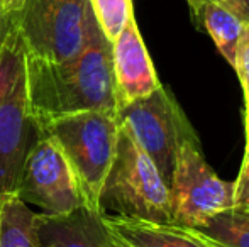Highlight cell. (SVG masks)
Returning a JSON list of instances; mask_svg holds the SVG:
<instances>
[{"mask_svg": "<svg viewBox=\"0 0 249 247\" xmlns=\"http://www.w3.org/2000/svg\"><path fill=\"white\" fill-rule=\"evenodd\" d=\"M16 197L41 208V214L63 215L82 207L78 183L58 142L41 131L22 165Z\"/></svg>", "mask_w": 249, "mask_h": 247, "instance_id": "ba28073f", "label": "cell"}, {"mask_svg": "<svg viewBox=\"0 0 249 247\" xmlns=\"http://www.w3.org/2000/svg\"><path fill=\"white\" fill-rule=\"evenodd\" d=\"M92 12L99 22L102 33L108 41H114L134 16L132 0H89Z\"/></svg>", "mask_w": 249, "mask_h": 247, "instance_id": "9a60e30c", "label": "cell"}, {"mask_svg": "<svg viewBox=\"0 0 249 247\" xmlns=\"http://www.w3.org/2000/svg\"><path fill=\"white\" fill-rule=\"evenodd\" d=\"M246 144H249V107H246Z\"/></svg>", "mask_w": 249, "mask_h": 247, "instance_id": "7402d4cb", "label": "cell"}, {"mask_svg": "<svg viewBox=\"0 0 249 247\" xmlns=\"http://www.w3.org/2000/svg\"><path fill=\"white\" fill-rule=\"evenodd\" d=\"M24 2L26 0H0V10L3 14H16L17 10H20Z\"/></svg>", "mask_w": 249, "mask_h": 247, "instance_id": "ffe728a7", "label": "cell"}, {"mask_svg": "<svg viewBox=\"0 0 249 247\" xmlns=\"http://www.w3.org/2000/svg\"><path fill=\"white\" fill-rule=\"evenodd\" d=\"M234 207L249 210V144H246L243 165L234 181Z\"/></svg>", "mask_w": 249, "mask_h": 247, "instance_id": "e0dca14e", "label": "cell"}, {"mask_svg": "<svg viewBox=\"0 0 249 247\" xmlns=\"http://www.w3.org/2000/svg\"><path fill=\"white\" fill-rule=\"evenodd\" d=\"M234 69L237 71L241 86H243L246 107H249V24L244 26L243 36H241L239 44H237Z\"/></svg>", "mask_w": 249, "mask_h": 247, "instance_id": "2e32d148", "label": "cell"}, {"mask_svg": "<svg viewBox=\"0 0 249 247\" xmlns=\"http://www.w3.org/2000/svg\"><path fill=\"white\" fill-rule=\"evenodd\" d=\"M12 24H14V14H3L2 10H0V48H2L3 39H5V36L9 34Z\"/></svg>", "mask_w": 249, "mask_h": 247, "instance_id": "d6986e66", "label": "cell"}, {"mask_svg": "<svg viewBox=\"0 0 249 247\" xmlns=\"http://www.w3.org/2000/svg\"><path fill=\"white\" fill-rule=\"evenodd\" d=\"M34 214L19 197L10 195L0 200V247H36Z\"/></svg>", "mask_w": 249, "mask_h": 247, "instance_id": "4fadbf2b", "label": "cell"}, {"mask_svg": "<svg viewBox=\"0 0 249 247\" xmlns=\"http://www.w3.org/2000/svg\"><path fill=\"white\" fill-rule=\"evenodd\" d=\"M195 231L219 247H249V210L231 207Z\"/></svg>", "mask_w": 249, "mask_h": 247, "instance_id": "5bb4252c", "label": "cell"}, {"mask_svg": "<svg viewBox=\"0 0 249 247\" xmlns=\"http://www.w3.org/2000/svg\"><path fill=\"white\" fill-rule=\"evenodd\" d=\"M26 58L12 24L0 48V200L16 195L22 165L41 134L29 109Z\"/></svg>", "mask_w": 249, "mask_h": 247, "instance_id": "7a4b0ae2", "label": "cell"}, {"mask_svg": "<svg viewBox=\"0 0 249 247\" xmlns=\"http://www.w3.org/2000/svg\"><path fill=\"white\" fill-rule=\"evenodd\" d=\"M203 2H213L219 3V5L226 7L227 10L237 16L244 24H249V0H194V9H192V14H194L195 19H198L200 14V7H202Z\"/></svg>", "mask_w": 249, "mask_h": 247, "instance_id": "ac0fdd59", "label": "cell"}, {"mask_svg": "<svg viewBox=\"0 0 249 247\" xmlns=\"http://www.w3.org/2000/svg\"><path fill=\"white\" fill-rule=\"evenodd\" d=\"M93 19L89 0H26L14 14L27 56L63 63L85 48Z\"/></svg>", "mask_w": 249, "mask_h": 247, "instance_id": "5b68a950", "label": "cell"}, {"mask_svg": "<svg viewBox=\"0 0 249 247\" xmlns=\"http://www.w3.org/2000/svg\"><path fill=\"white\" fill-rule=\"evenodd\" d=\"M188 5H190V9H194V0H187Z\"/></svg>", "mask_w": 249, "mask_h": 247, "instance_id": "603a6c76", "label": "cell"}, {"mask_svg": "<svg viewBox=\"0 0 249 247\" xmlns=\"http://www.w3.org/2000/svg\"><path fill=\"white\" fill-rule=\"evenodd\" d=\"M112 63L119 109L129 102L151 95L161 86L134 16L112 41Z\"/></svg>", "mask_w": 249, "mask_h": 247, "instance_id": "9c48e42d", "label": "cell"}, {"mask_svg": "<svg viewBox=\"0 0 249 247\" xmlns=\"http://www.w3.org/2000/svg\"><path fill=\"white\" fill-rule=\"evenodd\" d=\"M117 120L149 156L170 188L180 142L194 129L175 97L160 86L151 95L122 105Z\"/></svg>", "mask_w": 249, "mask_h": 247, "instance_id": "52a82bcc", "label": "cell"}, {"mask_svg": "<svg viewBox=\"0 0 249 247\" xmlns=\"http://www.w3.org/2000/svg\"><path fill=\"white\" fill-rule=\"evenodd\" d=\"M36 247H107L102 215L78 207L70 214H34Z\"/></svg>", "mask_w": 249, "mask_h": 247, "instance_id": "30bf717a", "label": "cell"}, {"mask_svg": "<svg viewBox=\"0 0 249 247\" xmlns=\"http://www.w3.org/2000/svg\"><path fill=\"white\" fill-rule=\"evenodd\" d=\"M105 232H107V231H105ZM107 247H132V246L125 244V242H122L121 239H117L115 235H112V234H108V232H107Z\"/></svg>", "mask_w": 249, "mask_h": 247, "instance_id": "44dd1931", "label": "cell"}, {"mask_svg": "<svg viewBox=\"0 0 249 247\" xmlns=\"http://www.w3.org/2000/svg\"><path fill=\"white\" fill-rule=\"evenodd\" d=\"M41 131L61 148L78 183L82 205L100 214V193L114 163L121 132L117 115L97 110L78 112L51 120Z\"/></svg>", "mask_w": 249, "mask_h": 247, "instance_id": "3957f363", "label": "cell"}, {"mask_svg": "<svg viewBox=\"0 0 249 247\" xmlns=\"http://www.w3.org/2000/svg\"><path fill=\"white\" fill-rule=\"evenodd\" d=\"M100 215L171 222L170 188L149 156L121 127L117 151L99 200Z\"/></svg>", "mask_w": 249, "mask_h": 247, "instance_id": "277c9868", "label": "cell"}, {"mask_svg": "<svg viewBox=\"0 0 249 247\" xmlns=\"http://www.w3.org/2000/svg\"><path fill=\"white\" fill-rule=\"evenodd\" d=\"M171 224L197 229L234 207V183L224 181L209 166L192 129L181 139L170 183Z\"/></svg>", "mask_w": 249, "mask_h": 247, "instance_id": "8992f818", "label": "cell"}, {"mask_svg": "<svg viewBox=\"0 0 249 247\" xmlns=\"http://www.w3.org/2000/svg\"><path fill=\"white\" fill-rule=\"evenodd\" d=\"M102 224L108 234L132 247H219L192 227L177 224L139 220V218L102 215Z\"/></svg>", "mask_w": 249, "mask_h": 247, "instance_id": "8fae6325", "label": "cell"}, {"mask_svg": "<svg viewBox=\"0 0 249 247\" xmlns=\"http://www.w3.org/2000/svg\"><path fill=\"white\" fill-rule=\"evenodd\" d=\"M26 66L29 109L39 129L59 117L89 110L117 115L112 43L102 33L95 16L85 48L75 58L51 63L27 56Z\"/></svg>", "mask_w": 249, "mask_h": 247, "instance_id": "6da1fadb", "label": "cell"}, {"mask_svg": "<svg viewBox=\"0 0 249 247\" xmlns=\"http://www.w3.org/2000/svg\"><path fill=\"white\" fill-rule=\"evenodd\" d=\"M197 22L202 24V27L215 43L217 49L224 56V60L234 68L237 44H239L246 24L237 16H234L231 10H227L226 7L213 2L202 3Z\"/></svg>", "mask_w": 249, "mask_h": 247, "instance_id": "7c38bea8", "label": "cell"}]
</instances>
